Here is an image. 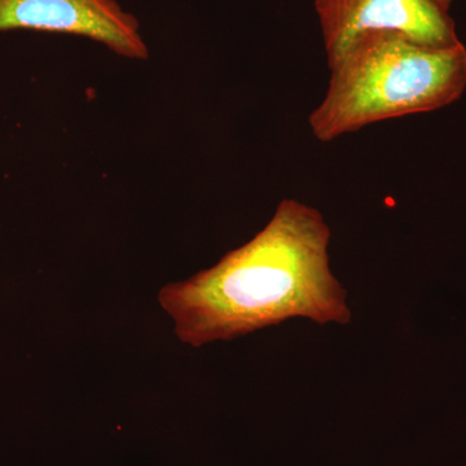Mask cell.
<instances>
[{
  "label": "cell",
  "instance_id": "obj_2",
  "mask_svg": "<svg viewBox=\"0 0 466 466\" xmlns=\"http://www.w3.org/2000/svg\"><path fill=\"white\" fill-rule=\"evenodd\" d=\"M327 94L309 115L328 143L370 124L450 106L466 88L461 42L435 47L397 33H370L329 66Z\"/></svg>",
  "mask_w": 466,
  "mask_h": 466
},
{
  "label": "cell",
  "instance_id": "obj_3",
  "mask_svg": "<svg viewBox=\"0 0 466 466\" xmlns=\"http://www.w3.org/2000/svg\"><path fill=\"white\" fill-rule=\"evenodd\" d=\"M315 9L329 66L370 33H397L435 47L460 42L449 11L435 0H315Z\"/></svg>",
  "mask_w": 466,
  "mask_h": 466
},
{
  "label": "cell",
  "instance_id": "obj_1",
  "mask_svg": "<svg viewBox=\"0 0 466 466\" xmlns=\"http://www.w3.org/2000/svg\"><path fill=\"white\" fill-rule=\"evenodd\" d=\"M330 229L317 208L283 200L268 225L216 266L159 291L175 334L193 348L229 341L291 318L348 324L346 290L332 275Z\"/></svg>",
  "mask_w": 466,
  "mask_h": 466
},
{
  "label": "cell",
  "instance_id": "obj_4",
  "mask_svg": "<svg viewBox=\"0 0 466 466\" xmlns=\"http://www.w3.org/2000/svg\"><path fill=\"white\" fill-rule=\"evenodd\" d=\"M12 30L84 36L121 57H149L139 21L116 0H0V33Z\"/></svg>",
  "mask_w": 466,
  "mask_h": 466
},
{
  "label": "cell",
  "instance_id": "obj_5",
  "mask_svg": "<svg viewBox=\"0 0 466 466\" xmlns=\"http://www.w3.org/2000/svg\"><path fill=\"white\" fill-rule=\"evenodd\" d=\"M435 2H437L438 5H441V7H443L444 9H446V11H449L451 2H452V0H435Z\"/></svg>",
  "mask_w": 466,
  "mask_h": 466
}]
</instances>
